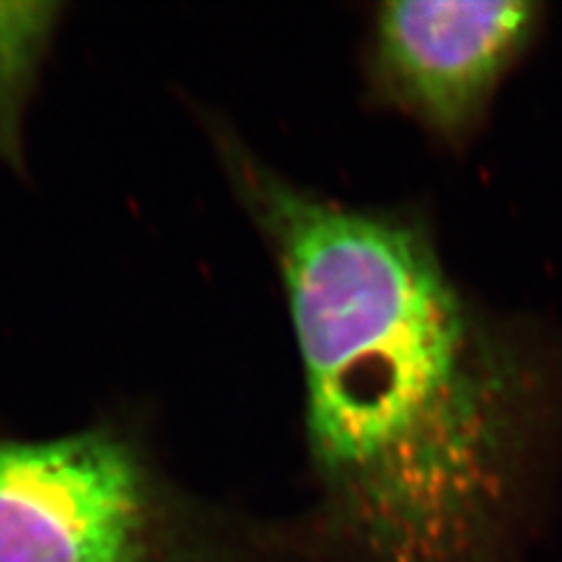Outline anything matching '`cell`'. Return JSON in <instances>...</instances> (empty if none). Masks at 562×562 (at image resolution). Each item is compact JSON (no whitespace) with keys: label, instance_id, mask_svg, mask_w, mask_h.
Masks as SVG:
<instances>
[{"label":"cell","instance_id":"cell-4","mask_svg":"<svg viewBox=\"0 0 562 562\" xmlns=\"http://www.w3.org/2000/svg\"><path fill=\"white\" fill-rule=\"evenodd\" d=\"M55 3H0V155L20 165L22 117L57 29Z\"/></svg>","mask_w":562,"mask_h":562},{"label":"cell","instance_id":"cell-2","mask_svg":"<svg viewBox=\"0 0 562 562\" xmlns=\"http://www.w3.org/2000/svg\"><path fill=\"white\" fill-rule=\"evenodd\" d=\"M0 562H336L312 527L246 522L173 487L127 431L0 438Z\"/></svg>","mask_w":562,"mask_h":562},{"label":"cell","instance_id":"cell-3","mask_svg":"<svg viewBox=\"0 0 562 562\" xmlns=\"http://www.w3.org/2000/svg\"><path fill=\"white\" fill-rule=\"evenodd\" d=\"M527 0H390L371 22L375 92L446 144H464L541 29Z\"/></svg>","mask_w":562,"mask_h":562},{"label":"cell","instance_id":"cell-1","mask_svg":"<svg viewBox=\"0 0 562 562\" xmlns=\"http://www.w3.org/2000/svg\"><path fill=\"white\" fill-rule=\"evenodd\" d=\"M216 146L279 270L338 562H525L551 378L408 211L345 202Z\"/></svg>","mask_w":562,"mask_h":562}]
</instances>
